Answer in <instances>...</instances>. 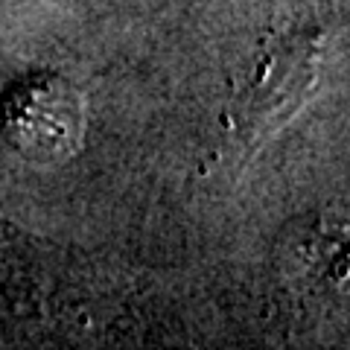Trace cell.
I'll list each match as a JSON object with an SVG mask.
<instances>
[{"mask_svg":"<svg viewBox=\"0 0 350 350\" xmlns=\"http://www.w3.org/2000/svg\"><path fill=\"white\" fill-rule=\"evenodd\" d=\"M0 135L29 163H64L85 140L82 94L59 73H29L0 96Z\"/></svg>","mask_w":350,"mask_h":350,"instance_id":"1","label":"cell"},{"mask_svg":"<svg viewBox=\"0 0 350 350\" xmlns=\"http://www.w3.org/2000/svg\"><path fill=\"white\" fill-rule=\"evenodd\" d=\"M280 266L304 286H333L347 278V237L342 219H295L280 239Z\"/></svg>","mask_w":350,"mask_h":350,"instance_id":"3","label":"cell"},{"mask_svg":"<svg viewBox=\"0 0 350 350\" xmlns=\"http://www.w3.org/2000/svg\"><path fill=\"white\" fill-rule=\"evenodd\" d=\"M315 59L319 47L310 36H286L266 44L243 94L248 123L257 129L283 123L312 85Z\"/></svg>","mask_w":350,"mask_h":350,"instance_id":"2","label":"cell"},{"mask_svg":"<svg viewBox=\"0 0 350 350\" xmlns=\"http://www.w3.org/2000/svg\"><path fill=\"white\" fill-rule=\"evenodd\" d=\"M18 280V262H15V254H12V245L0 237V301L12 292Z\"/></svg>","mask_w":350,"mask_h":350,"instance_id":"4","label":"cell"}]
</instances>
